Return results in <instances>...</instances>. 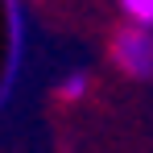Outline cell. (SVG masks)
<instances>
[{"instance_id": "1", "label": "cell", "mask_w": 153, "mask_h": 153, "mask_svg": "<svg viewBox=\"0 0 153 153\" xmlns=\"http://www.w3.org/2000/svg\"><path fill=\"white\" fill-rule=\"evenodd\" d=\"M112 54H116V62L128 75H137V79H145L153 71V42H149L145 29H120L116 42H112Z\"/></svg>"}, {"instance_id": "2", "label": "cell", "mask_w": 153, "mask_h": 153, "mask_svg": "<svg viewBox=\"0 0 153 153\" xmlns=\"http://www.w3.org/2000/svg\"><path fill=\"white\" fill-rule=\"evenodd\" d=\"M120 13L132 17L137 25H153V0H124V4H120Z\"/></svg>"}, {"instance_id": "3", "label": "cell", "mask_w": 153, "mask_h": 153, "mask_svg": "<svg viewBox=\"0 0 153 153\" xmlns=\"http://www.w3.org/2000/svg\"><path fill=\"white\" fill-rule=\"evenodd\" d=\"M83 91H87V75H71L62 83V100H79Z\"/></svg>"}]
</instances>
